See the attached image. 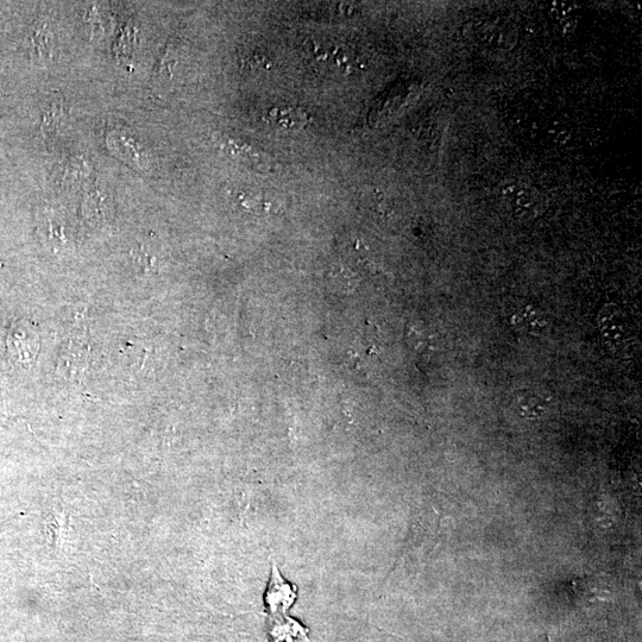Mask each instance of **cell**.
<instances>
[{
  "instance_id": "1",
  "label": "cell",
  "mask_w": 642,
  "mask_h": 642,
  "mask_svg": "<svg viewBox=\"0 0 642 642\" xmlns=\"http://www.w3.org/2000/svg\"><path fill=\"white\" fill-rule=\"evenodd\" d=\"M297 599V589L286 582L273 564L264 603L270 613L269 635L272 642H300L307 640V629L300 623L288 618L287 610Z\"/></svg>"
},
{
  "instance_id": "8",
  "label": "cell",
  "mask_w": 642,
  "mask_h": 642,
  "mask_svg": "<svg viewBox=\"0 0 642 642\" xmlns=\"http://www.w3.org/2000/svg\"><path fill=\"white\" fill-rule=\"evenodd\" d=\"M509 205L516 217L520 219H531L537 214V200L532 192L527 190L512 191L506 195Z\"/></svg>"
},
{
  "instance_id": "3",
  "label": "cell",
  "mask_w": 642,
  "mask_h": 642,
  "mask_svg": "<svg viewBox=\"0 0 642 642\" xmlns=\"http://www.w3.org/2000/svg\"><path fill=\"white\" fill-rule=\"evenodd\" d=\"M6 348L12 360L22 364L23 367H31L41 348L39 332L34 324L27 319L12 323L6 336Z\"/></svg>"
},
{
  "instance_id": "10",
  "label": "cell",
  "mask_w": 642,
  "mask_h": 642,
  "mask_svg": "<svg viewBox=\"0 0 642 642\" xmlns=\"http://www.w3.org/2000/svg\"><path fill=\"white\" fill-rule=\"evenodd\" d=\"M62 110H64V107L58 102H53L52 105H50L47 109L46 112H44L43 115V127L44 129H49L54 127L56 123L60 121V117L62 115Z\"/></svg>"
},
{
  "instance_id": "2",
  "label": "cell",
  "mask_w": 642,
  "mask_h": 642,
  "mask_svg": "<svg viewBox=\"0 0 642 642\" xmlns=\"http://www.w3.org/2000/svg\"><path fill=\"white\" fill-rule=\"evenodd\" d=\"M599 330L603 343L612 354L628 357L638 348L639 331L631 310L619 304H609L599 313Z\"/></svg>"
},
{
  "instance_id": "5",
  "label": "cell",
  "mask_w": 642,
  "mask_h": 642,
  "mask_svg": "<svg viewBox=\"0 0 642 642\" xmlns=\"http://www.w3.org/2000/svg\"><path fill=\"white\" fill-rule=\"evenodd\" d=\"M514 407L521 417L539 419L549 411L550 400L541 390L525 388L515 394Z\"/></svg>"
},
{
  "instance_id": "7",
  "label": "cell",
  "mask_w": 642,
  "mask_h": 642,
  "mask_svg": "<svg viewBox=\"0 0 642 642\" xmlns=\"http://www.w3.org/2000/svg\"><path fill=\"white\" fill-rule=\"evenodd\" d=\"M310 119L311 117L308 116V113L304 109H301V107H275V109L269 112V121L272 122L275 127L285 130L304 128L305 125L310 123Z\"/></svg>"
},
{
  "instance_id": "4",
  "label": "cell",
  "mask_w": 642,
  "mask_h": 642,
  "mask_svg": "<svg viewBox=\"0 0 642 642\" xmlns=\"http://www.w3.org/2000/svg\"><path fill=\"white\" fill-rule=\"evenodd\" d=\"M222 148L232 159L253 167L255 171L268 172L270 167L269 156L260 149L250 146L248 142L235 137H226L223 140Z\"/></svg>"
},
{
  "instance_id": "6",
  "label": "cell",
  "mask_w": 642,
  "mask_h": 642,
  "mask_svg": "<svg viewBox=\"0 0 642 642\" xmlns=\"http://www.w3.org/2000/svg\"><path fill=\"white\" fill-rule=\"evenodd\" d=\"M512 323L516 329L527 335L540 336L547 329L549 320L539 308L528 305L514 314Z\"/></svg>"
},
{
  "instance_id": "9",
  "label": "cell",
  "mask_w": 642,
  "mask_h": 642,
  "mask_svg": "<svg viewBox=\"0 0 642 642\" xmlns=\"http://www.w3.org/2000/svg\"><path fill=\"white\" fill-rule=\"evenodd\" d=\"M49 34L47 24L36 25L33 34H31V50L41 59L52 58V43H50L52 37Z\"/></svg>"
}]
</instances>
